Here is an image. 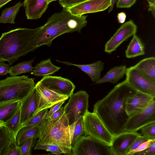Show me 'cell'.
Segmentation results:
<instances>
[{
	"label": "cell",
	"instance_id": "cell-27",
	"mask_svg": "<svg viewBox=\"0 0 155 155\" xmlns=\"http://www.w3.org/2000/svg\"><path fill=\"white\" fill-rule=\"evenodd\" d=\"M34 58L28 61L19 62L14 66L10 67L8 73L10 76H16L22 74L31 72L34 68L32 64Z\"/></svg>",
	"mask_w": 155,
	"mask_h": 155
},
{
	"label": "cell",
	"instance_id": "cell-3",
	"mask_svg": "<svg viewBox=\"0 0 155 155\" xmlns=\"http://www.w3.org/2000/svg\"><path fill=\"white\" fill-rule=\"evenodd\" d=\"M41 28H19L2 33L0 37V60L7 61L10 65L20 57L32 52V42Z\"/></svg>",
	"mask_w": 155,
	"mask_h": 155
},
{
	"label": "cell",
	"instance_id": "cell-28",
	"mask_svg": "<svg viewBox=\"0 0 155 155\" xmlns=\"http://www.w3.org/2000/svg\"><path fill=\"white\" fill-rule=\"evenodd\" d=\"M64 112V107L61 108L45 120L40 129V134L38 140L43 138L48 133L54 123L62 115Z\"/></svg>",
	"mask_w": 155,
	"mask_h": 155
},
{
	"label": "cell",
	"instance_id": "cell-12",
	"mask_svg": "<svg viewBox=\"0 0 155 155\" xmlns=\"http://www.w3.org/2000/svg\"><path fill=\"white\" fill-rule=\"evenodd\" d=\"M137 27L131 20L122 25L106 43L104 51L110 54L116 50L124 41L136 34Z\"/></svg>",
	"mask_w": 155,
	"mask_h": 155
},
{
	"label": "cell",
	"instance_id": "cell-47",
	"mask_svg": "<svg viewBox=\"0 0 155 155\" xmlns=\"http://www.w3.org/2000/svg\"><path fill=\"white\" fill-rule=\"evenodd\" d=\"M12 0H0V8Z\"/></svg>",
	"mask_w": 155,
	"mask_h": 155
},
{
	"label": "cell",
	"instance_id": "cell-33",
	"mask_svg": "<svg viewBox=\"0 0 155 155\" xmlns=\"http://www.w3.org/2000/svg\"><path fill=\"white\" fill-rule=\"evenodd\" d=\"M34 149L44 150L47 151H50L51 153L56 155H59L63 153L61 149L56 145L45 144L38 141Z\"/></svg>",
	"mask_w": 155,
	"mask_h": 155
},
{
	"label": "cell",
	"instance_id": "cell-9",
	"mask_svg": "<svg viewBox=\"0 0 155 155\" xmlns=\"http://www.w3.org/2000/svg\"><path fill=\"white\" fill-rule=\"evenodd\" d=\"M125 80L137 91L155 97V82L139 71L134 66L127 68Z\"/></svg>",
	"mask_w": 155,
	"mask_h": 155
},
{
	"label": "cell",
	"instance_id": "cell-7",
	"mask_svg": "<svg viewBox=\"0 0 155 155\" xmlns=\"http://www.w3.org/2000/svg\"><path fill=\"white\" fill-rule=\"evenodd\" d=\"M72 155H112L110 147L88 136H81L72 147Z\"/></svg>",
	"mask_w": 155,
	"mask_h": 155
},
{
	"label": "cell",
	"instance_id": "cell-26",
	"mask_svg": "<svg viewBox=\"0 0 155 155\" xmlns=\"http://www.w3.org/2000/svg\"><path fill=\"white\" fill-rule=\"evenodd\" d=\"M22 5L23 3L19 2L12 7L4 9L0 17V23L14 24L16 16Z\"/></svg>",
	"mask_w": 155,
	"mask_h": 155
},
{
	"label": "cell",
	"instance_id": "cell-42",
	"mask_svg": "<svg viewBox=\"0 0 155 155\" xmlns=\"http://www.w3.org/2000/svg\"><path fill=\"white\" fill-rule=\"evenodd\" d=\"M65 101H60L51 107L49 111H48L47 113L46 119L50 117L54 113L58 110L61 107L62 105L64 103Z\"/></svg>",
	"mask_w": 155,
	"mask_h": 155
},
{
	"label": "cell",
	"instance_id": "cell-32",
	"mask_svg": "<svg viewBox=\"0 0 155 155\" xmlns=\"http://www.w3.org/2000/svg\"><path fill=\"white\" fill-rule=\"evenodd\" d=\"M0 155H21L19 147L12 133L10 141L2 150Z\"/></svg>",
	"mask_w": 155,
	"mask_h": 155
},
{
	"label": "cell",
	"instance_id": "cell-4",
	"mask_svg": "<svg viewBox=\"0 0 155 155\" xmlns=\"http://www.w3.org/2000/svg\"><path fill=\"white\" fill-rule=\"evenodd\" d=\"M35 86L34 79L25 75L7 77L0 80V104L11 101H22Z\"/></svg>",
	"mask_w": 155,
	"mask_h": 155
},
{
	"label": "cell",
	"instance_id": "cell-30",
	"mask_svg": "<svg viewBox=\"0 0 155 155\" xmlns=\"http://www.w3.org/2000/svg\"><path fill=\"white\" fill-rule=\"evenodd\" d=\"M48 111V109H46L40 111L23 124L21 127L25 126H37L40 129L47 119L46 115Z\"/></svg>",
	"mask_w": 155,
	"mask_h": 155
},
{
	"label": "cell",
	"instance_id": "cell-1",
	"mask_svg": "<svg viewBox=\"0 0 155 155\" xmlns=\"http://www.w3.org/2000/svg\"><path fill=\"white\" fill-rule=\"evenodd\" d=\"M137 91L125 80L116 85L102 99L96 103L93 111L109 131L116 135L124 131L129 118L126 110L127 100Z\"/></svg>",
	"mask_w": 155,
	"mask_h": 155
},
{
	"label": "cell",
	"instance_id": "cell-2",
	"mask_svg": "<svg viewBox=\"0 0 155 155\" xmlns=\"http://www.w3.org/2000/svg\"><path fill=\"white\" fill-rule=\"evenodd\" d=\"M87 15H74L65 8L55 13L42 26L32 42V51L43 45L50 46L55 38L63 34L76 31L80 33L87 25Z\"/></svg>",
	"mask_w": 155,
	"mask_h": 155
},
{
	"label": "cell",
	"instance_id": "cell-45",
	"mask_svg": "<svg viewBox=\"0 0 155 155\" xmlns=\"http://www.w3.org/2000/svg\"><path fill=\"white\" fill-rule=\"evenodd\" d=\"M117 17L119 23L123 24L125 21L126 18V15L124 12H121L117 14Z\"/></svg>",
	"mask_w": 155,
	"mask_h": 155
},
{
	"label": "cell",
	"instance_id": "cell-48",
	"mask_svg": "<svg viewBox=\"0 0 155 155\" xmlns=\"http://www.w3.org/2000/svg\"><path fill=\"white\" fill-rule=\"evenodd\" d=\"M57 0H58L59 1L61 0H48V3L49 4L50 3H51V2H53L54 1H57Z\"/></svg>",
	"mask_w": 155,
	"mask_h": 155
},
{
	"label": "cell",
	"instance_id": "cell-23",
	"mask_svg": "<svg viewBox=\"0 0 155 155\" xmlns=\"http://www.w3.org/2000/svg\"><path fill=\"white\" fill-rule=\"evenodd\" d=\"M127 68L125 65L116 66L111 68L100 78L96 84L106 82L117 83L125 74Z\"/></svg>",
	"mask_w": 155,
	"mask_h": 155
},
{
	"label": "cell",
	"instance_id": "cell-21",
	"mask_svg": "<svg viewBox=\"0 0 155 155\" xmlns=\"http://www.w3.org/2000/svg\"><path fill=\"white\" fill-rule=\"evenodd\" d=\"M134 66L141 73L155 82V58L154 57L144 58Z\"/></svg>",
	"mask_w": 155,
	"mask_h": 155
},
{
	"label": "cell",
	"instance_id": "cell-24",
	"mask_svg": "<svg viewBox=\"0 0 155 155\" xmlns=\"http://www.w3.org/2000/svg\"><path fill=\"white\" fill-rule=\"evenodd\" d=\"M145 54L144 45L136 34L133 38L125 51L126 56L128 58H132L143 55Z\"/></svg>",
	"mask_w": 155,
	"mask_h": 155
},
{
	"label": "cell",
	"instance_id": "cell-18",
	"mask_svg": "<svg viewBox=\"0 0 155 155\" xmlns=\"http://www.w3.org/2000/svg\"><path fill=\"white\" fill-rule=\"evenodd\" d=\"M48 0H24L23 5L28 19L40 18L45 12L49 3Z\"/></svg>",
	"mask_w": 155,
	"mask_h": 155
},
{
	"label": "cell",
	"instance_id": "cell-36",
	"mask_svg": "<svg viewBox=\"0 0 155 155\" xmlns=\"http://www.w3.org/2000/svg\"><path fill=\"white\" fill-rule=\"evenodd\" d=\"M140 130L142 136L149 139L155 140V122L144 126Z\"/></svg>",
	"mask_w": 155,
	"mask_h": 155
},
{
	"label": "cell",
	"instance_id": "cell-10",
	"mask_svg": "<svg viewBox=\"0 0 155 155\" xmlns=\"http://www.w3.org/2000/svg\"><path fill=\"white\" fill-rule=\"evenodd\" d=\"M35 87L38 107L34 115L44 110L50 108L60 101H65L69 97L67 95L60 94L50 89L40 81L35 84Z\"/></svg>",
	"mask_w": 155,
	"mask_h": 155
},
{
	"label": "cell",
	"instance_id": "cell-40",
	"mask_svg": "<svg viewBox=\"0 0 155 155\" xmlns=\"http://www.w3.org/2000/svg\"><path fill=\"white\" fill-rule=\"evenodd\" d=\"M137 0H118L116 7L119 8H128L131 7Z\"/></svg>",
	"mask_w": 155,
	"mask_h": 155
},
{
	"label": "cell",
	"instance_id": "cell-49",
	"mask_svg": "<svg viewBox=\"0 0 155 155\" xmlns=\"http://www.w3.org/2000/svg\"><path fill=\"white\" fill-rule=\"evenodd\" d=\"M2 125H1V124H0V127L1 126H2Z\"/></svg>",
	"mask_w": 155,
	"mask_h": 155
},
{
	"label": "cell",
	"instance_id": "cell-38",
	"mask_svg": "<svg viewBox=\"0 0 155 155\" xmlns=\"http://www.w3.org/2000/svg\"><path fill=\"white\" fill-rule=\"evenodd\" d=\"M155 140L149 139L141 144L136 149L130 152L128 155H133L135 153L143 151L149 147Z\"/></svg>",
	"mask_w": 155,
	"mask_h": 155
},
{
	"label": "cell",
	"instance_id": "cell-13",
	"mask_svg": "<svg viewBox=\"0 0 155 155\" xmlns=\"http://www.w3.org/2000/svg\"><path fill=\"white\" fill-rule=\"evenodd\" d=\"M111 4V0H87L65 8L72 14L81 16L84 14L105 10Z\"/></svg>",
	"mask_w": 155,
	"mask_h": 155
},
{
	"label": "cell",
	"instance_id": "cell-37",
	"mask_svg": "<svg viewBox=\"0 0 155 155\" xmlns=\"http://www.w3.org/2000/svg\"><path fill=\"white\" fill-rule=\"evenodd\" d=\"M148 140L147 138L141 134L138 136L129 148L126 155H128L130 152L136 149L141 144Z\"/></svg>",
	"mask_w": 155,
	"mask_h": 155
},
{
	"label": "cell",
	"instance_id": "cell-14",
	"mask_svg": "<svg viewBox=\"0 0 155 155\" xmlns=\"http://www.w3.org/2000/svg\"><path fill=\"white\" fill-rule=\"evenodd\" d=\"M140 135L137 132L124 131L114 135L110 146L112 155H126L130 147Z\"/></svg>",
	"mask_w": 155,
	"mask_h": 155
},
{
	"label": "cell",
	"instance_id": "cell-22",
	"mask_svg": "<svg viewBox=\"0 0 155 155\" xmlns=\"http://www.w3.org/2000/svg\"><path fill=\"white\" fill-rule=\"evenodd\" d=\"M21 101L6 102L0 104V124L2 125L10 119L20 107Z\"/></svg>",
	"mask_w": 155,
	"mask_h": 155
},
{
	"label": "cell",
	"instance_id": "cell-20",
	"mask_svg": "<svg viewBox=\"0 0 155 155\" xmlns=\"http://www.w3.org/2000/svg\"><path fill=\"white\" fill-rule=\"evenodd\" d=\"M60 69V67L54 65L50 59L49 58L42 61L37 64L31 74L36 76L44 77L53 74Z\"/></svg>",
	"mask_w": 155,
	"mask_h": 155
},
{
	"label": "cell",
	"instance_id": "cell-44",
	"mask_svg": "<svg viewBox=\"0 0 155 155\" xmlns=\"http://www.w3.org/2000/svg\"><path fill=\"white\" fill-rule=\"evenodd\" d=\"M149 3L148 11L151 12L153 17H155V0H146Z\"/></svg>",
	"mask_w": 155,
	"mask_h": 155
},
{
	"label": "cell",
	"instance_id": "cell-43",
	"mask_svg": "<svg viewBox=\"0 0 155 155\" xmlns=\"http://www.w3.org/2000/svg\"><path fill=\"white\" fill-rule=\"evenodd\" d=\"M10 65L6 64L4 61L0 60V76L5 75L8 73Z\"/></svg>",
	"mask_w": 155,
	"mask_h": 155
},
{
	"label": "cell",
	"instance_id": "cell-31",
	"mask_svg": "<svg viewBox=\"0 0 155 155\" xmlns=\"http://www.w3.org/2000/svg\"><path fill=\"white\" fill-rule=\"evenodd\" d=\"M2 125L13 133L16 137L18 131L21 128L20 107L13 116L3 124Z\"/></svg>",
	"mask_w": 155,
	"mask_h": 155
},
{
	"label": "cell",
	"instance_id": "cell-5",
	"mask_svg": "<svg viewBox=\"0 0 155 155\" xmlns=\"http://www.w3.org/2000/svg\"><path fill=\"white\" fill-rule=\"evenodd\" d=\"M68 119L64 111L62 115L54 123L47 134L38 141L58 146L63 154L71 155V145Z\"/></svg>",
	"mask_w": 155,
	"mask_h": 155
},
{
	"label": "cell",
	"instance_id": "cell-34",
	"mask_svg": "<svg viewBox=\"0 0 155 155\" xmlns=\"http://www.w3.org/2000/svg\"><path fill=\"white\" fill-rule=\"evenodd\" d=\"M12 132L3 125L0 127V155L11 139Z\"/></svg>",
	"mask_w": 155,
	"mask_h": 155
},
{
	"label": "cell",
	"instance_id": "cell-11",
	"mask_svg": "<svg viewBox=\"0 0 155 155\" xmlns=\"http://www.w3.org/2000/svg\"><path fill=\"white\" fill-rule=\"evenodd\" d=\"M155 122V101L153 100L142 111L129 117L125 131L137 132L144 126Z\"/></svg>",
	"mask_w": 155,
	"mask_h": 155
},
{
	"label": "cell",
	"instance_id": "cell-17",
	"mask_svg": "<svg viewBox=\"0 0 155 155\" xmlns=\"http://www.w3.org/2000/svg\"><path fill=\"white\" fill-rule=\"evenodd\" d=\"M38 107L35 86L28 96L21 101L20 107V124L22 125L33 116Z\"/></svg>",
	"mask_w": 155,
	"mask_h": 155
},
{
	"label": "cell",
	"instance_id": "cell-39",
	"mask_svg": "<svg viewBox=\"0 0 155 155\" xmlns=\"http://www.w3.org/2000/svg\"><path fill=\"white\" fill-rule=\"evenodd\" d=\"M87 0H61L59 3L64 8H67Z\"/></svg>",
	"mask_w": 155,
	"mask_h": 155
},
{
	"label": "cell",
	"instance_id": "cell-46",
	"mask_svg": "<svg viewBox=\"0 0 155 155\" xmlns=\"http://www.w3.org/2000/svg\"><path fill=\"white\" fill-rule=\"evenodd\" d=\"M117 0H111V4L109 6L108 12H110L113 9L115 4L116 3Z\"/></svg>",
	"mask_w": 155,
	"mask_h": 155
},
{
	"label": "cell",
	"instance_id": "cell-15",
	"mask_svg": "<svg viewBox=\"0 0 155 155\" xmlns=\"http://www.w3.org/2000/svg\"><path fill=\"white\" fill-rule=\"evenodd\" d=\"M39 81L50 89L69 97L73 94L75 87L70 80L60 76H45Z\"/></svg>",
	"mask_w": 155,
	"mask_h": 155
},
{
	"label": "cell",
	"instance_id": "cell-6",
	"mask_svg": "<svg viewBox=\"0 0 155 155\" xmlns=\"http://www.w3.org/2000/svg\"><path fill=\"white\" fill-rule=\"evenodd\" d=\"M82 118L85 135L110 146L114 135L98 116L88 111Z\"/></svg>",
	"mask_w": 155,
	"mask_h": 155
},
{
	"label": "cell",
	"instance_id": "cell-41",
	"mask_svg": "<svg viewBox=\"0 0 155 155\" xmlns=\"http://www.w3.org/2000/svg\"><path fill=\"white\" fill-rule=\"evenodd\" d=\"M135 155H155V141L143 151L137 153Z\"/></svg>",
	"mask_w": 155,
	"mask_h": 155
},
{
	"label": "cell",
	"instance_id": "cell-35",
	"mask_svg": "<svg viewBox=\"0 0 155 155\" xmlns=\"http://www.w3.org/2000/svg\"><path fill=\"white\" fill-rule=\"evenodd\" d=\"M36 138H31L24 142L19 146L21 155H31Z\"/></svg>",
	"mask_w": 155,
	"mask_h": 155
},
{
	"label": "cell",
	"instance_id": "cell-19",
	"mask_svg": "<svg viewBox=\"0 0 155 155\" xmlns=\"http://www.w3.org/2000/svg\"><path fill=\"white\" fill-rule=\"evenodd\" d=\"M56 60L66 65L74 66L79 68L87 74L91 80L96 84L101 78V72L104 68V63L100 60L87 64H76L68 62Z\"/></svg>",
	"mask_w": 155,
	"mask_h": 155
},
{
	"label": "cell",
	"instance_id": "cell-25",
	"mask_svg": "<svg viewBox=\"0 0 155 155\" xmlns=\"http://www.w3.org/2000/svg\"><path fill=\"white\" fill-rule=\"evenodd\" d=\"M40 128L37 126H25L21 127L15 137L16 142L20 146L26 140L31 138H38Z\"/></svg>",
	"mask_w": 155,
	"mask_h": 155
},
{
	"label": "cell",
	"instance_id": "cell-16",
	"mask_svg": "<svg viewBox=\"0 0 155 155\" xmlns=\"http://www.w3.org/2000/svg\"><path fill=\"white\" fill-rule=\"evenodd\" d=\"M155 99V97L137 91L130 95L126 101L127 115L130 117L142 111Z\"/></svg>",
	"mask_w": 155,
	"mask_h": 155
},
{
	"label": "cell",
	"instance_id": "cell-8",
	"mask_svg": "<svg viewBox=\"0 0 155 155\" xmlns=\"http://www.w3.org/2000/svg\"><path fill=\"white\" fill-rule=\"evenodd\" d=\"M64 107V111L71 124L82 117L88 111L89 95L84 91L72 94Z\"/></svg>",
	"mask_w": 155,
	"mask_h": 155
},
{
	"label": "cell",
	"instance_id": "cell-29",
	"mask_svg": "<svg viewBox=\"0 0 155 155\" xmlns=\"http://www.w3.org/2000/svg\"><path fill=\"white\" fill-rule=\"evenodd\" d=\"M69 131L72 147L76 140L84 133L82 117L69 125Z\"/></svg>",
	"mask_w": 155,
	"mask_h": 155
}]
</instances>
